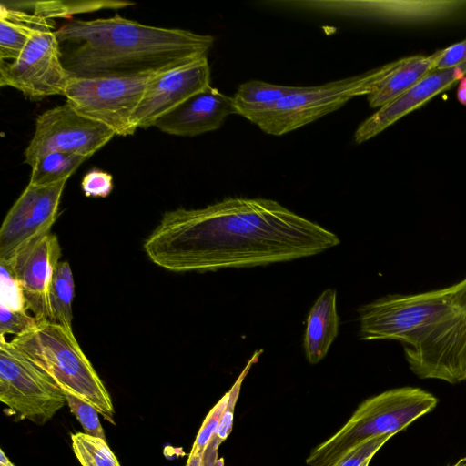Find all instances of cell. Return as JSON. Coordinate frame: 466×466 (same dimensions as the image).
Listing matches in <instances>:
<instances>
[{"instance_id":"cell-7","label":"cell","mask_w":466,"mask_h":466,"mask_svg":"<svg viewBox=\"0 0 466 466\" xmlns=\"http://www.w3.org/2000/svg\"><path fill=\"white\" fill-rule=\"evenodd\" d=\"M172 68L137 75L71 77L65 96L81 116L107 127L115 135L130 136L137 130L132 116L148 85Z\"/></svg>"},{"instance_id":"cell-27","label":"cell","mask_w":466,"mask_h":466,"mask_svg":"<svg viewBox=\"0 0 466 466\" xmlns=\"http://www.w3.org/2000/svg\"><path fill=\"white\" fill-rule=\"evenodd\" d=\"M0 304L18 311H28L20 282L10 265L0 262Z\"/></svg>"},{"instance_id":"cell-12","label":"cell","mask_w":466,"mask_h":466,"mask_svg":"<svg viewBox=\"0 0 466 466\" xmlns=\"http://www.w3.org/2000/svg\"><path fill=\"white\" fill-rule=\"evenodd\" d=\"M208 56L169 69L147 86L132 121L137 128L154 127L156 121L195 94L210 86Z\"/></svg>"},{"instance_id":"cell-6","label":"cell","mask_w":466,"mask_h":466,"mask_svg":"<svg viewBox=\"0 0 466 466\" xmlns=\"http://www.w3.org/2000/svg\"><path fill=\"white\" fill-rule=\"evenodd\" d=\"M396 65L397 60L354 76L320 86H304L251 122L266 134L273 136L294 131L339 109L356 96H369Z\"/></svg>"},{"instance_id":"cell-17","label":"cell","mask_w":466,"mask_h":466,"mask_svg":"<svg viewBox=\"0 0 466 466\" xmlns=\"http://www.w3.org/2000/svg\"><path fill=\"white\" fill-rule=\"evenodd\" d=\"M359 14L399 23H428L460 12L466 1H371L358 2Z\"/></svg>"},{"instance_id":"cell-11","label":"cell","mask_w":466,"mask_h":466,"mask_svg":"<svg viewBox=\"0 0 466 466\" xmlns=\"http://www.w3.org/2000/svg\"><path fill=\"white\" fill-rule=\"evenodd\" d=\"M66 181L25 187L0 228V262H12L25 248L51 233Z\"/></svg>"},{"instance_id":"cell-37","label":"cell","mask_w":466,"mask_h":466,"mask_svg":"<svg viewBox=\"0 0 466 466\" xmlns=\"http://www.w3.org/2000/svg\"><path fill=\"white\" fill-rule=\"evenodd\" d=\"M370 461H366L362 466H369Z\"/></svg>"},{"instance_id":"cell-15","label":"cell","mask_w":466,"mask_h":466,"mask_svg":"<svg viewBox=\"0 0 466 466\" xmlns=\"http://www.w3.org/2000/svg\"><path fill=\"white\" fill-rule=\"evenodd\" d=\"M465 75L466 63L452 68L430 72L404 94L380 107L364 120L354 134L355 142L361 144L377 136L436 95L449 89Z\"/></svg>"},{"instance_id":"cell-33","label":"cell","mask_w":466,"mask_h":466,"mask_svg":"<svg viewBox=\"0 0 466 466\" xmlns=\"http://www.w3.org/2000/svg\"><path fill=\"white\" fill-rule=\"evenodd\" d=\"M434 70H443L466 63V39L442 50L436 51Z\"/></svg>"},{"instance_id":"cell-19","label":"cell","mask_w":466,"mask_h":466,"mask_svg":"<svg viewBox=\"0 0 466 466\" xmlns=\"http://www.w3.org/2000/svg\"><path fill=\"white\" fill-rule=\"evenodd\" d=\"M435 54L416 55L397 60L393 70L369 96L370 107L380 108L393 101L434 70Z\"/></svg>"},{"instance_id":"cell-16","label":"cell","mask_w":466,"mask_h":466,"mask_svg":"<svg viewBox=\"0 0 466 466\" xmlns=\"http://www.w3.org/2000/svg\"><path fill=\"white\" fill-rule=\"evenodd\" d=\"M235 114L233 97L210 86L159 117L154 127L173 136L196 137L218 129Z\"/></svg>"},{"instance_id":"cell-10","label":"cell","mask_w":466,"mask_h":466,"mask_svg":"<svg viewBox=\"0 0 466 466\" xmlns=\"http://www.w3.org/2000/svg\"><path fill=\"white\" fill-rule=\"evenodd\" d=\"M114 136L110 128L81 116L66 102L37 116L34 135L25 150V163L32 167L49 152L90 157Z\"/></svg>"},{"instance_id":"cell-32","label":"cell","mask_w":466,"mask_h":466,"mask_svg":"<svg viewBox=\"0 0 466 466\" xmlns=\"http://www.w3.org/2000/svg\"><path fill=\"white\" fill-rule=\"evenodd\" d=\"M81 187L86 197L106 198L113 189V177L99 168H92L83 177Z\"/></svg>"},{"instance_id":"cell-13","label":"cell","mask_w":466,"mask_h":466,"mask_svg":"<svg viewBox=\"0 0 466 466\" xmlns=\"http://www.w3.org/2000/svg\"><path fill=\"white\" fill-rule=\"evenodd\" d=\"M404 356L420 379L466 380V303L435 338Z\"/></svg>"},{"instance_id":"cell-24","label":"cell","mask_w":466,"mask_h":466,"mask_svg":"<svg viewBox=\"0 0 466 466\" xmlns=\"http://www.w3.org/2000/svg\"><path fill=\"white\" fill-rule=\"evenodd\" d=\"M89 157L62 152H49L41 157L31 167L29 183L47 186L68 179L77 167Z\"/></svg>"},{"instance_id":"cell-14","label":"cell","mask_w":466,"mask_h":466,"mask_svg":"<svg viewBox=\"0 0 466 466\" xmlns=\"http://www.w3.org/2000/svg\"><path fill=\"white\" fill-rule=\"evenodd\" d=\"M60 258L58 238L49 233L6 263L20 282L28 311L38 322L50 320L49 291Z\"/></svg>"},{"instance_id":"cell-20","label":"cell","mask_w":466,"mask_h":466,"mask_svg":"<svg viewBox=\"0 0 466 466\" xmlns=\"http://www.w3.org/2000/svg\"><path fill=\"white\" fill-rule=\"evenodd\" d=\"M29 12L0 5V59L15 60L45 21Z\"/></svg>"},{"instance_id":"cell-34","label":"cell","mask_w":466,"mask_h":466,"mask_svg":"<svg viewBox=\"0 0 466 466\" xmlns=\"http://www.w3.org/2000/svg\"><path fill=\"white\" fill-rule=\"evenodd\" d=\"M456 95L459 102L466 106V75L459 81Z\"/></svg>"},{"instance_id":"cell-31","label":"cell","mask_w":466,"mask_h":466,"mask_svg":"<svg viewBox=\"0 0 466 466\" xmlns=\"http://www.w3.org/2000/svg\"><path fill=\"white\" fill-rule=\"evenodd\" d=\"M37 322L28 311L14 310L0 304V337L21 336L35 327Z\"/></svg>"},{"instance_id":"cell-5","label":"cell","mask_w":466,"mask_h":466,"mask_svg":"<svg viewBox=\"0 0 466 466\" xmlns=\"http://www.w3.org/2000/svg\"><path fill=\"white\" fill-rule=\"evenodd\" d=\"M437 404L434 395L415 387L391 389L370 397L359 405L342 428L310 451L306 463L330 466L365 440L389 433L395 435Z\"/></svg>"},{"instance_id":"cell-3","label":"cell","mask_w":466,"mask_h":466,"mask_svg":"<svg viewBox=\"0 0 466 466\" xmlns=\"http://www.w3.org/2000/svg\"><path fill=\"white\" fill-rule=\"evenodd\" d=\"M466 303V278L440 289L390 294L359 309L360 337L414 350L437 336Z\"/></svg>"},{"instance_id":"cell-28","label":"cell","mask_w":466,"mask_h":466,"mask_svg":"<svg viewBox=\"0 0 466 466\" xmlns=\"http://www.w3.org/2000/svg\"><path fill=\"white\" fill-rule=\"evenodd\" d=\"M66 401L70 411L76 416L80 422L84 432L106 440L103 427L100 423L98 411L89 403L81 400L80 398L67 394Z\"/></svg>"},{"instance_id":"cell-30","label":"cell","mask_w":466,"mask_h":466,"mask_svg":"<svg viewBox=\"0 0 466 466\" xmlns=\"http://www.w3.org/2000/svg\"><path fill=\"white\" fill-rule=\"evenodd\" d=\"M228 397L229 392L228 391L208 412L196 437L190 454H203L220 423Z\"/></svg>"},{"instance_id":"cell-4","label":"cell","mask_w":466,"mask_h":466,"mask_svg":"<svg viewBox=\"0 0 466 466\" xmlns=\"http://www.w3.org/2000/svg\"><path fill=\"white\" fill-rule=\"evenodd\" d=\"M9 341L66 393L89 403L104 419L115 424L110 394L79 346L72 329L45 320Z\"/></svg>"},{"instance_id":"cell-35","label":"cell","mask_w":466,"mask_h":466,"mask_svg":"<svg viewBox=\"0 0 466 466\" xmlns=\"http://www.w3.org/2000/svg\"><path fill=\"white\" fill-rule=\"evenodd\" d=\"M0 466H15L14 463L5 454L3 450L0 451Z\"/></svg>"},{"instance_id":"cell-1","label":"cell","mask_w":466,"mask_h":466,"mask_svg":"<svg viewBox=\"0 0 466 466\" xmlns=\"http://www.w3.org/2000/svg\"><path fill=\"white\" fill-rule=\"evenodd\" d=\"M339 243L335 233L275 200L228 198L167 211L144 250L160 268L187 272L289 261Z\"/></svg>"},{"instance_id":"cell-29","label":"cell","mask_w":466,"mask_h":466,"mask_svg":"<svg viewBox=\"0 0 466 466\" xmlns=\"http://www.w3.org/2000/svg\"><path fill=\"white\" fill-rule=\"evenodd\" d=\"M393 435L389 433L365 440L345 452L330 466H362L366 461H370L379 449Z\"/></svg>"},{"instance_id":"cell-9","label":"cell","mask_w":466,"mask_h":466,"mask_svg":"<svg viewBox=\"0 0 466 466\" xmlns=\"http://www.w3.org/2000/svg\"><path fill=\"white\" fill-rule=\"evenodd\" d=\"M53 21L46 19L11 62L1 60L0 86H11L31 100L64 96L71 78L62 61Z\"/></svg>"},{"instance_id":"cell-36","label":"cell","mask_w":466,"mask_h":466,"mask_svg":"<svg viewBox=\"0 0 466 466\" xmlns=\"http://www.w3.org/2000/svg\"><path fill=\"white\" fill-rule=\"evenodd\" d=\"M452 466H466V457L461 459L458 462H456Z\"/></svg>"},{"instance_id":"cell-25","label":"cell","mask_w":466,"mask_h":466,"mask_svg":"<svg viewBox=\"0 0 466 466\" xmlns=\"http://www.w3.org/2000/svg\"><path fill=\"white\" fill-rule=\"evenodd\" d=\"M261 352L262 350L255 351L252 357L248 360L247 365L238 377L231 389L228 390V401L220 423L202 454L203 466H224L223 459H218V449L231 432L234 410L239 396L241 384L251 366L258 360V357Z\"/></svg>"},{"instance_id":"cell-23","label":"cell","mask_w":466,"mask_h":466,"mask_svg":"<svg viewBox=\"0 0 466 466\" xmlns=\"http://www.w3.org/2000/svg\"><path fill=\"white\" fill-rule=\"evenodd\" d=\"M74 297L75 282L70 265L67 261H60L49 291L50 321L72 329Z\"/></svg>"},{"instance_id":"cell-26","label":"cell","mask_w":466,"mask_h":466,"mask_svg":"<svg viewBox=\"0 0 466 466\" xmlns=\"http://www.w3.org/2000/svg\"><path fill=\"white\" fill-rule=\"evenodd\" d=\"M72 449L82 466H120L106 441L85 432L71 435Z\"/></svg>"},{"instance_id":"cell-8","label":"cell","mask_w":466,"mask_h":466,"mask_svg":"<svg viewBox=\"0 0 466 466\" xmlns=\"http://www.w3.org/2000/svg\"><path fill=\"white\" fill-rule=\"evenodd\" d=\"M0 400L8 414L43 425L66 401V392L35 364L0 337Z\"/></svg>"},{"instance_id":"cell-21","label":"cell","mask_w":466,"mask_h":466,"mask_svg":"<svg viewBox=\"0 0 466 466\" xmlns=\"http://www.w3.org/2000/svg\"><path fill=\"white\" fill-rule=\"evenodd\" d=\"M303 87L250 80L241 84L232 97L238 115L251 122L257 116L274 108L281 99L301 91Z\"/></svg>"},{"instance_id":"cell-2","label":"cell","mask_w":466,"mask_h":466,"mask_svg":"<svg viewBox=\"0 0 466 466\" xmlns=\"http://www.w3.org/2000/svg\"><path fill=\"white\" fill-rule=\"evenodd\" d=\"M71 77L137 75L176 67L208 56L215 38L115 15L73 20L56 30Z\"/></svg>"},{"instance_id":"cell-18","label":"cell","mask_w":466,"mask_h":466,"mask_svg":"<svg viewBox=\"0 0 466 466\" xmlns=\"http://www.w3.org/2000/svg\"><path fill=\"white\" fill-rule=\"evenodd\" d=\"M339 325L336 290L327 289L317 299L307 318L303 345L310 364H317L327 355L338 336Z\"/></svg>"},{"instance_id":"cell-22","label":"cell","mask_w":466,"mask_h":466,"mask_svg":"<svg viewBox=\"0 0 466 466\" xmlns=\"http://www.w3.org/2000/svg\"><path fill=\"white\" fill-rule=\"evenodd\" d=\"M2 5L52 20L56 17H68L76 14L89 13L101 9H118L134 5L135 3L128 1L113 0H72V1H2ZM30 13V12H29Z\"/></svg>"}]
</instances>
